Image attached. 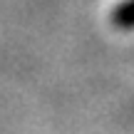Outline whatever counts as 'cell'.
<instances>
[{
  "label": "cell",
  "mask_w": 134,
  "mask_h": 134,
  "mask_svg": "<svg viewBox=\"0 0 134 134\" xmlns=\"http://www.w3.org/2000/svg\"><path fill=\"white\" fill-rule=\"evenodd\" d=\"M112 23H114V27L134 30V0H124L112 10Z\"/></svg>",
  "instance_id": "cell-1"
}]
</instances>
